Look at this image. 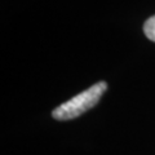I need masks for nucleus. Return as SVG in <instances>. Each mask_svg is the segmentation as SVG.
<instances>
[{
	"label": "nucleus",
	"instance_id": "nucleus-2",
	"mask_svg": "<svg viewBox=\"0 0 155 155\" xmlns=\"http://www.w3.org/2000/svg\"><path fill=\"white\" fill-rule=\"evenodd\" d=\"M143 32L149 40L155 41V16L150 17L143 25Z\"/></svg>",
	"mask_w": 155,
	"mask_h": 155
},
{
	"label": "nucleus",
	"instance_id": "nucleus-1",
	"mask_svg": "<svg viewBox=\"0 0 155 155\" xmlns=\"http://www.w3.org/2000/svg\"><path fill=\"white\" fill-rule=\"evenodd\" d=\"M106 89H107V83L106 81H98V83L89 87L88 89L83 91L81 93L74 96L69 101L57 106L52 111V116L56 120L75 119L98 104L100 98L106 92Z\"/></svg>",
	"mask_w": 155,
	"mask_h": 155
}]
</instances>
